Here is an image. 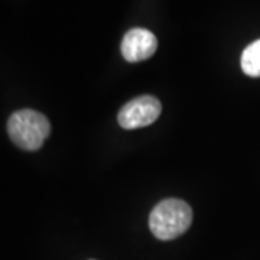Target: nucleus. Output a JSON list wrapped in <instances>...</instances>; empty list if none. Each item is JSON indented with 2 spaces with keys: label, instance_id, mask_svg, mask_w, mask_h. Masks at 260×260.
I'll use <instances>...</instances> for the list:
<instances>
[{
  "label": "nucleus",
  "instance_id": "f03ea898",
  "mask_svg": "<svg viewBox=\"0 0 260 260\" xmlns=\"http://www.w3.org/2000/svg\"><path fill=\"white\" fill-rule=\"evenodd\" d=\"M51 132V124L42 113L35 110H19L10 116L8 133L12 142L25 150H38Z\"/></svg>",
  "mask_w": 260,
  "mask_h": 260
},
{
  "label": "nucleus",
  "instance_id": "7ed1b4c3",
  "mask_svg": "<svg viewBox=\"0 0 260 260\" xmlns=\"http://www.w3.org/2000/svg\"><path fill=\"white\" fill-rule=\"evenodd\" d=\"M162 112V104L153 95H140L126 103L119 112L117 120L123 129H140L156 121Z\"/></svg>",
  "mask_w": 260,
  "mask_h": 260
},
{
  "label": "nucleus",
  "instance_id": "20e7f679",
  "mask_svg": "<svg viewBox=\"0 0 260 260\" xmlns=\"http://www.w3.org/2000/svg\"><path fill=\"white\" fill-rule=\"evenodd\" d=\"M158 39L143 28H133L123 37L121 41V55L127 62L145 61L156 52Z\"/></svg>",
  "mask_w": 260,
  "mask_h": 260
},
{
  "label": "nucleus",
  "instance_id": "39448f33",
  "mask_svg": "<svg viewBox=\"0 0 260 260\" xmlns=\"http://www.w3.org/2000/svg\"><path fill=\"white\" fill-rule=\"evenodd\" d=\"M242 70L249 77H260V39L254 41L243 51Z\"/></svg>",
  "mask_w": 260,
  "mask_h": 260
},
{
  "label": "nucleus",
  "instance_id": "f257e3e1",
  "mask_svg": "<svg viewBox=\"0 0 260 260\" xmlns=\"http://www.w3.org/2000/svg\"><path fill=\"white\" fill-rule=\"evenodd\" d=\"M192 210L185 201L168 198L160 201L149 215V229L159 240H174L189 229Z\"/></svg>",
  "mask_w": 260,
  "mask_h": 260
}]
</instances>
